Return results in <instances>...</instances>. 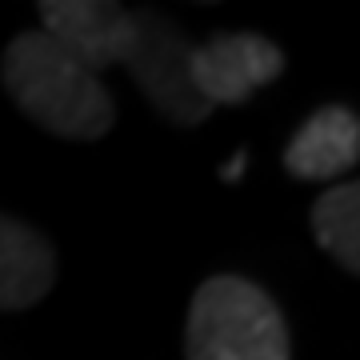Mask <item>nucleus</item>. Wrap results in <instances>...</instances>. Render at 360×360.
<instances>
[{
    "label": "nucleus",
    "instance_id": "obj_1",
    "mask_svg": "<svg viewBox=\"0 0 360 360\" xmlns=\"http://www.w3.org/2000/svg\"><path fill=\"white\" fill-rule=\"evenodd\" d=\"M4 89L16 108L52 136L96 141L112 129V92L96 72L68 56L44 32H20L4 49Z\"/></svg>",
    "mask_w": 360,
    "mask_h": 360
},
{
    "label": "nucleus",
    "instance_id": "obj_2",
    "mask_svg": "<svg viewBox=\"0 0 360 360\" xmlns=\"http://www.w3.org/2000/svg\"><path fill=\"white\" fill-rule=\"evenodd\" d=\"M188 360H288L281 304L245 276H208L196 288L184 324Z\"/></svg>",
    "mask_w": 360,
    "mask_h": 360
},
{
    "label": "nucleus",
    "instance_id": "obj_3",
    "mask_svg": "<svg viewBox=\"0 0 360 360\" xmlns=\"http://www.w3.org/2000/svg\"><path fill=\"white\" fill-rule=\"evenodd\" d=\"M136 89L148 96L156 112L176 129H193L208 120L212 104L196 92L193 80V44L184 40L168 16L160 13H132V44L124 52Z\"/></svg>",
    "mask_w": 360,
    "mask_h": 360
},
{
    "label": "nucleus",
    "instance_id": "obj_4",
    "mask_svg": "<svg viewBox=\"0 0 360 360\" xmlns=\"http://www.w3.org/2000/svg\"><path fill=\"white\" fill-rule=\"evenodd\" d=\"M284 72V52L269 37L257 32H217V37L193 49V80L196 92L212 108L217 104H240L252 92Z\"/></svg>",
    "mask_w": 360,
    "mask_h": 360
},
{
    "label": "nucleus",
    "instance_id": "obj_5",
    "mask_svg": "<svg viewBox=\"0 0 360 360\" xmlns=\"http://www.w3.org/2000/svg\"><path fill=\"white\" fill-rule=\"evenodd\" d=\"M40 20L44 37L77 56L89 72L124 60L132 44V13L108 0H44Z\"/></svg>",
    "mask_w": 360,
    "mask_h": 360
},
{
    "label": "nucleus",
    "instance_id": "obj_6",
    "mask_svg": "<svg viewBox=\"0 0 360 360\" xmlns=\"http://www.w3.org/2000/svg\"><path fill=\"white\" fill-rule=\"evenodd\" d=\"M360 160V120L345 104H328L296 129L284 148V168L296 180H328L340 176Z\"/></svg>",
    "mask_w": 360,
    "mask_h": 360
},
{
    "label": "nucleus",
    "instance_id": "obj_7",
    "mask_svg": "<svg viewBox=\"0 0 360 360\" xmlns=\"http://www.w3.org/2000/svg\"><path fill=\"white\" fill-rule=\"evenodd\" d=\"M56 284V252L25 220L0 212V309H32Z\"/></svg>",
    "mask_w": 360,
    "mask_h": 360
},
{
    "label": "nucleus",
    "instance_id": "obj_8",
    "mask_svg": "<svg viewBox=\"0 0 360 360\" xmlns=\"http://www.w3.org/2000/svg\"><path fill=\"white\" fill-rule=\"evenodd\" d=\"M316 245L348 272H360V184H333L312 205Z\"/></svg>",
    "mask_w": 360,
    "mask_h": 360
},
{
    "label": "nucleus",
    "instance_id": "obj_9",
    "mask_svg": "<svg viewBox=\"0 0 360 360\" xmlns=\"http://www.w3.org/2000/svg\"><path fill=\"white\" fill-rule=\"evenodd\" d=\"M248 165V153H236V156H232V160H229V168H224V180H236V176H240V168H245Z\"/></svg>",
    "mask_w": 360,
    "mask_h": 360
}]
</instances>
